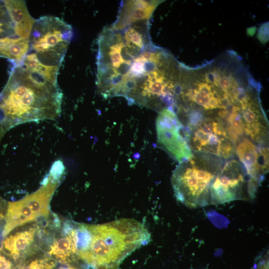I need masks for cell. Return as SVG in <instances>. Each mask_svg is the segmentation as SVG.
Masks as SVG:
<instances>
[{"label":"cell","mask_w":269,"mask_h":269,"mask_svg":"<svg viewBox=\"0 0 269 269\" xmlns=\"http://www.w3.org/2000/svg\"><path fill=\"white\" fill-rule=\"evenodd\" d=\"M14 27L5 0H0V39L7 37L17 36L15 33Z\"/></svg>","instance_id":"cell-16"},{"label":"cell","mask_w":269,"mask_h":269,"mask_svg":"<svg viewBox=\"0 0 269 269\" xmlns=\"http://www.w3.org/2000/svg\"><path fill=\"white\" fill-rule=\"evenodd\" d=\"M29 50V38L13 37L0 45V56L7 58L17 64L21 63Z\"/></svg>","instance_id":"cell-14"},{"label":"cell","mask_w":269,"mask_h":269,"mask_svg":"<svg viewBox=\"0 0 269 269\" xmlns=\"http://www.w3.org/2000/svg\"><path fill=\"white\" fill-rule=\"evenodd\" d=\"M78 259L93 269H118L125 258L150 240L146 227L132 219L78 224Z\"/></svg>","instance_id":"cell-2"},{"label":"cell","mask_w":269,"mask_h":269,"mask_svg":"<svg viewBox=\"0 0 269 269\" xmlns=\"http://www.w3.org/2000/svg\"><path fill=\"white\" fill-rule=\"evenodd\" d=\"M65 171L62 161H56L37 190L21 200L7 204L5 222L1 234L2 238L18 227L48 216L51 198Z\"/></svg>","instance_id":"cell-4"},{"label":"cell","mask_w":269,"mask_h":269,"mask_svg":"<svg viewBox=\"0 0 269 269\" xmlns=\"http://www.w3.org/2000/svg\"><path fill=\"white\" fill-rule=\"evenodd\" d=\"M257 94L251 97L244 105L242 118L245 133L258 143H264L268 135V122Z\"/></svg>","instance_id":"cell-10"},{"label":"cell","mask_w":269,"mask_h":269,"mask_svg":"<svg viewBox=\"0 0 269 269\" xmlns=\"http://www.w3.org/2000/svg\"><path fill=\"white\" fill-rule=\"evenodd\" d=\"M33 254L19 262L15 267L14 269H54L55 268L56 262L48 255L37 257L34 256V255L33 256Z\"/></svg>","instance_id":"cell-15"},{"label":"cell","mask_w":269,"mask_h":269,"mask_svg":"<svg viewBox=\"0 0 269 269\" xmlns=\"http://www.w3.org/2000/svg\"><path fill=\"white\" fill-rule=\"evenodd\" d=\"M5 203L3 199L0 197V223L4 218V213H5L6 207H5Z\"/></svg>","instance_id":"cell-17"},{"label":"cell","mask_w":269,"mask_h":269,"mask_svg":"<svg viewBox=\"0 0 269 269\" xmlns=\"http://www.w3.org/2000/svg\"><path fill=\"white\" fill-rule=\"evenodd\" d=\"M161 1L143 0L122 1L117 19L111 27L115 29H121L136 21L149 19Z\"/></svg>","instance_id":"cell-12"},{"label":"cell","mask_w":269,"mask_h":269,"mask_svg":"<svg viewBox=\"0 0 269 269\" xmlns=\"http://www.w3.org/2000/svg\"><path fill=\"white\" fill-rule=\"evenodd\" d=\"M268 148L257 147L247 138L239 142L236 152L247 174L260 183L269 169Z\"/></svg>","instance_id":"cell-9"},{"label":"cell","mask_w":269,"mask_h":269,"mask_svg":"<svg viewBox=\"0 0 269 269\" xmlns=\"http://www.w3.org/2000/svg\"><path fill=\"white\" fill-rule=\"evenodd\" d=\"M222 121L218 117H204L196 126L186 128L185 133L191 150L227 159L234 152V144Z\"/></svg>","instance_id":"cell-6"},{"label":"cell","mask_w":269,"mask_h":269,"mask_svg":"<svg viewBox=\"0 0 269 269\" xmlns=\"http://www.w3.org/2000/svg\"><path fill=\"white\" fill-rule=\"evenodd\" d=\"M59 269H78L72 266H71L70 265H67V267L60 268Z\"/></svg>","instance_id":"cell-18"},{"label":"cell","mask_w":269,"mask_h":269,"mask_svg":"<svg viewBox=\"0 0 269 269\" xmlns=\"http://www.w3.org/2000/svg\"><path fill=\"white\" fill-rule=\"evenodd\" d=\"M5 3L14 25L15 34L19 37L29 38L36 19L30 14L24 1L5 0Z\"/></svg>","instance_id":"cell-13"},{"label":"cell","mask_w":269,"mask_h":269,"mask_svg":"<svg viewBox=\"0 0 269 269\" xmlns=\"http://www.w3.org/2000/svg\"><path fill=\"white\" fill-rule=\"evenodd\" d=\"M62 99L58 83L15 64L0 93V117L9 129L26 122L55 120Z\"/></svg>","instance_id":"cell-1"},{"label":"cell","mask_w":269,"mask_h":269,"mask_svg":"<svg viewBox=\"0 0 269 269\" xmlns=\"http://www.w3.org/2000/svg\"><path fill=\"white\" fill-rule=\"evenodd\" d=\"M78 224L65 222L61 232L50 245L47 255L56 262L69 264L78 259Z\"/></svg>","instance_id":"cell-11"},{"label":"cell","mask_w":269,"mask_h":269,"mask_svg":"<svg viewBox=\"0 0 269 269\" xmlns=\"http://www.w3.org/2000/svg\"><path fill=\"white\" fill-rule=\"evenodd\" d=\"M41 231L37 224L13 230L2 238L1 248L14 261L19 262L35 253V243Z\"/></svg>","instance_id":"cell-8"},{"label":"cell","mask_w":269,"mask_h":269,"mask_svg":"<svg viewBox=\"0 0 269 269\" xmlns=\"http://www.w3.org/2000/svg\"><path fill=\"white\" fill-rule=\"evenodd\" d=\"M155 126L158 142L172 157L179 163L192 157L185 130L174 111L168 108L159 111Z\"/></svg>","instance_id":"cell-7"},{"label":"cell","mask_w":269,"mask_h":269,"mask_svg":"<svg viewBox=\"0 0 269 269\" xmlns=\"http://www.w3.org/2000/svg\"><path fill=\"white\" fill-rule=\"evenodd\" d=\"M197 153L179 163L171 176L176 199L194 208L211 205V189L223 165L217 156Z\"/></svg>","instance_id":"cell-3"},{"label":"cell","mask_w":269,"mask_h":269,"mask_svg":"<svg viewBox=\"0 0 269 269\" xmlns=\"http://www.w3.org/2000/svg\"><path fill=\"white\" fill-rule=\"evenodd\" d=\"M70 25L57 17L35 20L29 37V52L42 64L60 67L73 36Z\"/></svg>","instance_id":"cell-5"}]
</instances>
